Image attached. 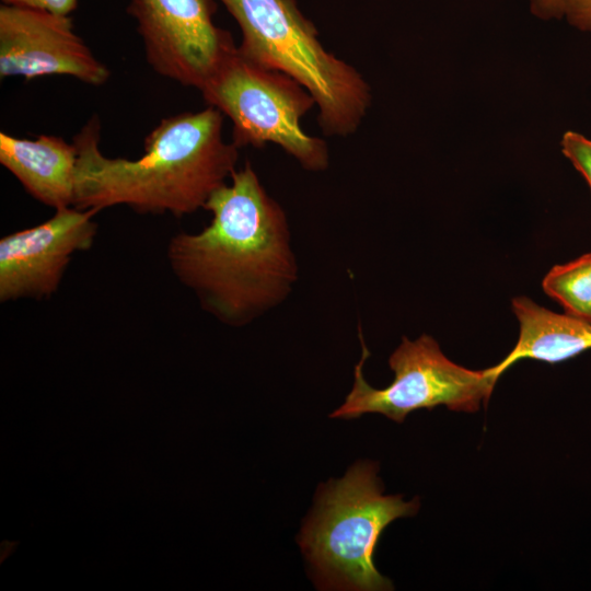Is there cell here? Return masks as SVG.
<instances>
[{
  "instance_id": "52a82bcc",
  "label": "cell",
  "mask_w": 591,
  "mask_h": 591,
  "mask_svg": "<svg viewBox=\"0 0 591 591\" xmlns=\"http://www.w3.org/2000/svg\"><path fill=\"white\" fill-rule=\"evenodd\" d=\"M216 0H130L146 60L161 77L200 90L236 46L212 20Z\"/></svg>"
},
{
  "instance_id": "3957f363",
  "label": "cell",
  "mask_w": 591,
  "mask_h": 591,
  "mask_svg": "<svg viewBox=\"0 0 591 591\" xmlns=\"http://www.w3.org/2000/svg\"><path fill=\"white\" fill-rule=\"evenodd\" d=\"M218 1L241 30L240 53L305 88L326 136L347 137L358 129L371 104L370 88L355 67L325 49L296 0Z\"/></svg>"
},
{
  "instance_id": "8fae6325",
  "label": "cell",
  "mask_w": 591,
  "mask_h": 591,
  "mask_svg": "<svg viewBox=\"0 0 591 591\" xmlns=\"http://www.w3.org/2000/svg\"><path fill=\"white\" fill-rule=\"evenodd\" d=\"M512 310L520 335L512 351L493 367L499 376L520 359L556 363L591 349V324L547 310L524 296L512 299Z\"/></svg>"
},
{
  "instance_id": "30bf717a",
  "label": "cell",
  "mask_w": 591,
  "mask_h": 591,
  "mask_svg": "<svg viewBox=\"0 0 591 591\" xmlns=\"http://www.w3.org/2000/svg\"><path fill=\"white\" fill-rule=\"evenodd\" d=\"M78 150L55 135L35 139L0 132V164L37 201L55 210L73 207Z\"/></svg>"
},
{
  "instance_id": "9a60e30c",
  "label": "cell",
  "mask_w": 591,
  "mask_h": 591,
  "mask_svg": "<svg viewBox=\"0 0 591 591\" xmlns=\"http://www.w3.org/2000/svg\"><path fill=\"white\" fill-rule=\"evenodd\" d=\"M3 4L49 11L59 15H69L77 9L78 0H1Z\"/></svg>"
},
{
  "instance_id": "7c38bea8",
  "label": "cell",
  "mask_w": 591,
  "mask_h": 591,
  "mask_svg": "<svg viewBox=\"0 0 591 591\" xmlns=\"http://www.w3.org/2000/svg\"><path fill=\"white\" fill-rule=\"evenodd\" d=\"M542 287L566 314L591 324V253L554 266L544 277Z\"/></svg>"
},
{
  "instance_id": "6da1fadb",
  "label": "cell",
  "mask_w": 591,
  "mask_h": 591,
  "mask_svg": "<svg viewBox=\"0 0 591 591\" xmlns=\"http://www.w3.org/2000/svg\"><path fill=\"white\" fill-rule=\"evenodd\" d=\"M205 209L210 223L174 234L170 268L201 308L230 326H243L280 304L298 279L288 218L252 164L236 170Z\"/></svg>"
},
{
  "instance_id": "ba28073f",
  "label": "cell",
  "mask_w": 591,
  "mask_h": 591,
  "mask_svg": "<svg viewBox=\"0 0 591 591\" xmlns=\"http://www.w3.org/2000/svg\"><path fill=\"white\" fill-rule=\"evenodd\" d=\"M69 76L102 85L111 72L74 32L69 15L0 5V77Z\"/></svg>"
},
{
  "instance_id": "277c9868",
  "label": "cell",
  "mask_w": 591,
  "mask_h": 591,
  "mask_svg": "<svg viewBox=\"0 0 591 591\" xmlns=\"http://www.w3.org/2000/svg\"><path fill=\"white\" fill-rule=\"evenodd\" d=\"M418 500L382 493L376 466L355 464L320 491L316 507L302 528L299 544L322 589L383 591L392 582L375 568L373 555L383 530L418 510Z\"/></svg>"
},
{
  "instance_id": "9c48e42d",
  "label": "cell",
  "mask_w": 591,
  "mask_h": 591,
  "mask_svg": "<svg viewBox=\"0 0 591 591\" xmlns=\"http://www.w3.org/2000/svg\"><path fill=\"white\" fill-rule=\"evenodd\" d=\"M99 211L67 207L0 240V301L42 300L59 288L71 257L92 247Z\"/></svg>"
},
{
  "instance_id": "4fadbf2b",
  "label": "cell",
  "mask_w": 591,
  "mask_h": 591,
  "mask_svg": "<svg viewBox=\"0 0 591 591\" xmlns=\"http://www.w3.org/2000/svg\"><path fill=\"white\" fill-rule=\"evenodd\" d=\"M531 12L543 20L566 21L591 34V0H529Z\"/></svg>"
},
{
  "instance_id": "8992f818",
  "label": "cell",
  "mask_w": 591,
  "mask_h": 591,
  "mask_svg": "<svg viewBox=\"0 0 591 591\" xmlns=\"http://www.w3.org/2000/svg\"><path fill=\"white\" fill-rule=\"evenodd\" d=\"M359 337L362 355L355 367L354 386L331 418L352 419L362 414L379 413L403 422L416 409L439 405L455 412L474 413L488 401L499 379L493 368L474 371L454 363L431 336L424 334L415 340L403 337L389 359L394 372L393 382L384 389H375L363 376V364L370 352L360 327Z\"/></svg>"
},
{
  "instance_id": "5b68a950",
  "label": "cell",
  "mask_w": 591,
  "mask_h": 591,
  "mask_svg": "<svg viewBox=\"0 0 591 591\" xmlns=\"http://www.w3.org/2000/svg\"><path fill=\"white\" fill-rule=\"evenodd\" d=\"M199 91L208 106L231 120L232 142L237 148L271 142L308 171L327 169L326 142L305 134L300 125L315 101L288 74L253 62L235 46Z\"/></svg>"
},
{
  "instance_id": "7a4b0ae2",
  "label": "cell",
  "mask_w": 591,
  "mask_h": 591,
  "mask_svg": "<svg viewBox=\"0 0 591 591\" xmlns=\"http://www.w3.org/2000/svg\"><path fill=\"white\" fill-rule=\"evenodd\" d=\"M222 125L223 115L211 106L165 117L144 138L143 153L130 160L103 154L100 118L91 117L72 140L73 207L100 212L127 206L176 218L205 208L236 171L239 148L224 141Z\"/></svg>"
},
{
  "instance_id": "5bb4252c",
  "label": "cell",
  "mask_w": 591,
  "mask_h": 591,
  "mask_svg": "<svg viewBox=\"0 0 591 591\" xmlns=\"http://www.w3.org/2000/svg\"><path fill=\"white\" fill-rule=\"evenodd\" d=\"M560 147L563 154L582 174L591 189V139L568 130L561 137Z\"/></svg>"
}]
</instances>
